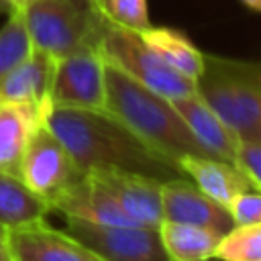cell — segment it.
Here are the masks:
<instances>
[{"label":"cell","instance_id":"obj_1","mask_svg":"<svg viewBox=\"0 0 261 261\" xmlns=\"http://www.w3.org/2000/svg\"><path fill=\"white\" fill-rule=\"evenodd\" d=\"M45 124L59 137L82 171L122 169L159 181L181 175L173 163L151 151L108 110L53 106L45 116Z\"/></svg>","mask_w":261,"mask_h":261},{"label":"cell","instance_id":"obj_2","mask_svg":"<svg viewBox=\"0 0 261 261\" xmlns=\"http://www.w3.org/2000/svg\"><path fill=\"white\" fill-rule=\"evenodd\" d=\"M106 110L151 151L179 169L188 155H208L181 120L171 100L106 63Z\"/></svg>","mask_w":261,"mask_h":261},{"label":"cell","instance_id":"obj_3","mask_svg":"<svg viewBox=\"0 0 261 261\" xmlns=\"http://www.w3.org/2000/svg\"><path fill=\"white\" fill-rule=\"evenodd\" d=\"M196 94L241 143H261V61L204 53Z\"/></svg>","mask_w":261,"mask_h":261},{"label":"cell","instance_id":"obj_4","mask_svg":"<svg viewBox=\"0 0 261 261\" xmlns=\"http://www.w3.org/2000/svg\"><path fill=\"white\" fill-rule=\"evenodd\" d=\"M24 29L33 49L61 59L84 47H98L108 18L90 0H37L24 10Z\"/></svg>","mask_w":261,"mask_h":261},{"label":"cell","instance_id":"obj_5","mask_svg":"<svg viewBox=\"0 0 261 261\" xmlns=\"http://www.w3.org/2000/svg\"><path fill=\"white\" fill-rule=\"evenodd\" d=\"M98 51L108 65L169 100L196 94V82L167 65L145 43L141 33L122 29L108 20L100 35Z\"/></svg>","mask_w":261,"mask_h":261},{"label":"cell","instance_id":"obj_6","mask_svg":"<svg viewBox=\"0 0 261 261\" xmlns=\"http://www.w3.org/2000/svg\"><path fill=\"white\" fill-rule=\"evenodd\" d=\"M65 224L98 261H169L159 226L92 224L73 218H65Z\"/></svg>","mask_w":261,"mask_h":261},{"label":"cell","instance_id":"obj_7","mask_svg":"<svg viewBox=\"0 0 261 261\" xmlns=\"http://www.w3.org/2000/svg\"><path fill=\"white\" fill-rule=\"evenodd\" d=\"M18 175L53 210V202L82 175V169L75 165L59 137L41 122L29 137Z\"/></svg>","mask_w":261,"mask_h":261},{"label":"cell","instance_id":"obj_8","mask_svg":"<svg viewBox=\"0 0 261 261\" xmlns=\"http://www.w3.org/2000/svg\"><path fill=\"white\" fill-rule=\"evenodd\" d=\"M106 110V61L98 47L77 49L55 65L51 108Z\"/></svg>","mask_w":261,"mask_h":261},{"label":"cell","instance_id":"obj_9","mask_svg":"<svg viewBox=\"0 0 261 261\" xmlns=\"http://www.w3.org/2000/svg\"><path fill=\"white\" fill-rule=\"evenodd\" d=\"M161 212L163 220L198 224L220 234H226L234 226L230 212L184 175L161 184Z\"/></svg>","mask_w":261,"mask_h":261},{"label":"cell","instance_id":"obj_10","mask_svg":"<svg viewBox=\"0 0 261 261\" xmlns=\"http://www.w3.org/2000/svg\"><path fill=\"white\" fill-rule=\"evenodd\" d=\"M92 173L114 202L135 220L145 226H159L163 222L161 212V184L155 177L122 171V169H92Z\"/></svg>","mask_w":261,"mask_h":261},{"label":"cell","instance_id":"obj_11","mask_svg":"<svg viewBox=\"0 0 261 261\" xmlns=\"http://www.w3.org/2000/svg\"><path fill=\"white\" fill-rule=\"evenodd\" d=\"M53 212L92 224H137L88 171H82V175L59 194L53 202Z\"/></svg>","mask_w":261,"mask_h":261},{"label":"cell","instance_id":"obj_12","mask_svg":"<svg viewBox=\"0 0 261 261\" xmlns=\"http://www.w3.org/2000/svg\"><path fill=\"white\" fill-rule=\"evenodd\" d=\"M55 65L57 59L39 49H33L29 57L22 59L0 82V102L33 106L43 116H47V112L51 110Z\"/></svg>","mask_w":261,"mask_h":261},{"label":"cell","instance_id":"obj_13","mask_svg":"<svg viewBox=\"0 0 261 261\" xmlns=\"http://www.w3.org/2000/svg\"><path fill=\"white\" fill-rule=\"evenodd\" d=\"M8 241L16 261H98L73 234L45 220L8 230Z\"/></svg>","mask_w":261,"mask_h":261},{"label":"cell","instance_id":"obj_14","mask_svg":"<svg viewBox=\"0 0 261 261\" xmlns=\"http://www.w3.org/2000/svg\"><path fill=\"white\" fill-rule=\"evenodd\" d=\"M171 104L208 155L230 163L234 161L237 149L241 145L239 137L198 94L175 98L171 100Z\"/></svg>","mask_w":261,"mask_h":261},{"label":"cell","instance_id":"obj_15","mask_svg":"<svg viewBox=\"0 0 261 261\" xmlns=\"http://www.w3.org/2000/svg\"><path fill=\"white\" fill-rule=\"evenodd\" d=\"M179 171L226 210L241 192L253 188L234 163L212 155H188L179 161Z\"/></svg>","mask_w":261,"mask_h":261},{"label":"cell","instance_id":"obj_16","mask_svg":"<svg viewBox=\"0 0 261 261\" xmlns=\"http://www.w3.org/2000/svg\"><path fill=\"white\" fill-rule=\"evenodd\" d=\"M41 122L45 116L37 108L0 102V171L18 175L29 137Z\"/></svg>","mask_w":261,"mask_h":261},{"label":"cell","instance_id":"obj_17","mask_svg":"<svg viewBox=\"0 0 261 261\" xmlns=\"http://www.w3.org/2000/svg\"><path fill=\"white\" fill-rule=\"evenodd\" d=\"M53 212L51 206L37 196L20 175L0 171V226L6 230L35 224Z\"/></svg>","mask_w":261,"mask_h":261},{"label":"cell","instance_id":"obj_18","mask_svg":"<svg viewBox=\"0 0 261 261\" xmlns=\"http://www.w3.org/2000/svg\"><path fill=\"white\" fill-rule=\"evenodd\" d=\"M159 234L169 261L214 259L216 247L222 239V234L212 228L173 220H163L159 224Z\"/></svg>","mask_w":261,"mask_h":261},{"label":"cell","instance_id":"obj_19","mask_svg":"<svg viewBox=\"0 0 261 261\" xmlns=\"http://www.w3.org/2000/svg\"><path fill=\"white\" fill-rule=\"evenodd\" d=\"M145 43L175 71L190 80H198L204 67V53L179 31L171 27H155L151 24L141 33Z\"/></svg>","mask_w":261,"mask_h":261},{"label":"cell","instance_id":"obj_20","mask_svg":"<svg viewBox=\"0 0 261 261\" xmlns=\"http://www.w3.org/2000/svg\"><path fill=\"white\" fill-rule=\"evenodd\" d=\"M214 259L261 261V224H234L226 234H222Z\"/></svg>","mask_w":261,"mask_h":261},{"label":"cell","instance_id":"obj_21","mask_svg":"<svg viewBox=\"0 0 261 261\" xmlns=\"http://www.w3.org/2000/svg\"><path fill=\"white\" fill-rule=\"evenodd\" d=\"M33 51L29 33L24 29L22 16L10 12L6 24L0 29V82Z\"/></svg>","mask_w":261,"mask_h":261},{"label":"cell","instance_id":"obj_22","mask_svg":"<svg viewBox=\"0 0 261 261\" xmlns=\"http://www.w3.org/2000/svg\"><path fill=\"white\" fill-rule=\"evenodd\" d=\"M96 6L112 24L122 29L143 33L151 27L147 0H98Z\"/></svg>","mask_w":261,"mask_h":261},{"label":"cell","instance_id":"obj_23","mask_svg":"<svg viewBox=\"0 0 261 261\" xmlns=\"http://www.w3.org/2000/svg\"><path fill=\"white\" fill-rule=\"evenodd\" d=\"M228 212L234 224H261V190L249 188L241 192L228 206Z\"/></svg>","mask_w":261,"mask_h":261},{"label":"cell","instance_id":"obj_24","mask_svg":"<svg viewBox=\"0 0 261 261\" xmlns=\"http://www.w3.org/2000/svg\"><path fill=\"white\" fill-rule=\"evenodd\" d=\"M253 188L261 190V143H241L232 161Z\"/></svg>","mask_w":261,"mask_h":261},{"label":"cell","instance_id":"obj_25","mask_svg":"<svg viewBox=\"0 0 261 261\" xmlns=\"http://www.w3.org/2000/svg\"><path fill=\"white\" fill-rule=\"evenodd\" d=\"M0 261H16L10 241H8V230L4 226H0Z\"/></svg>","mask_w":261,"mask_h":261},{"label":"cell","instance_id":"obj_26","mask_svg":"<svg viewBox=\"0 0 261 261\" xmlns=\"http://www.w3.org/2000/svg\"><path fill=\"white\" fill-rule=\"evenodd\" d=\"M8 4H10V12L14 10V12H20V10H24L27 6H31L33 2H37V0H6Z\"/></svg>","mask_w":261,"mask_h":261},{"label":"cell","instance_id":"obj_27","mask_svg":"<svg viewBox=\"0 0 261 261\" xmlns=\"http://www.w3.org/2000/svg\"><path fill=\"white\" fill-rule=\"evenodd\" d=\"M245 6H249L251 10H257V12H261V0H241Z\"/></svg>","mask_w":261,"mask_h":261},{"label":"cell","instance_id":"obj_28","mask_svg":"<svg viewBox=\"0 0 261 261\" xmlns=\"http://www.w3.org/2000/svg\"><path fill=\"white\" fill-rule=\"evenodd\" d=\"M0 12H4V14H10V4H8L6 0H0Z\"/></svg>","mask_w":261,"mask_h":261},{"label":"cell","instance_id":"obj_29","mask_svg":"<svg viewBox=\"0 0 261 261\" xmlns=\"http://www.w3.org/2000/svg\"><path fill=\"white\" fill-rule=\"evenodd\" d=\"M90 2H94V4H98V0H90Z\"/></svg>","mask_w":261,"mask_h":261},{"label":"cell","instance_id":"obj_30","mask_svg":"<svg viewBox=\"0 0 261 261\" xmlns=\"http://www.w3.org/2000/svg\"><path fill=\"white\" fill-rule=\"evenodd\" d=\"M200 261H210V259H200Z\"/></svg>","mask_w":261,"mask_h":261}]
</instances>
